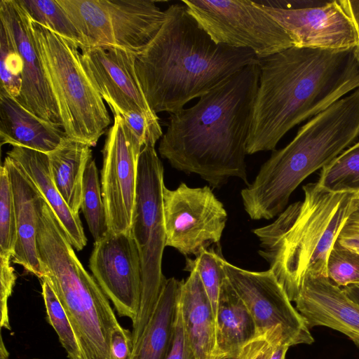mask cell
<instances>
[{
  "label": "cell",
  "mask_w": 359,
  "mask_h": 359,
  "mask_svg": "<svg viewBox=\"0 0 359 359\" xmlns=\"http://www.w3.org/2000/svg\"><path fill=\"white\" fill-rule=\"evenodd\" d=\"M89 267L118 315L135 322L140 306L142 279L140 255L131 232H108L95 241Z\"/></svg>",
  "instance_id": "cell-15"
},
{
  "label": "cell",
  "mask_w": 359,
  "mask_h": 359,
  "mask_svg": "<svg viewBox=\"0 0 359 359\" xmlns=\"http://www.w3.org/2000/svg\"><path fill=\"white\" fill-rule=\"evenodd\" d=\"M317 183L339 194H359V140L321 169Z\"/></svg>",
  "instance_id": "cell-26"
},
{
  "label": "cell",
  "mask_w": 359,
  "mask_h": 359,
  "mask_svg": "<svg viewBox=\"0 0 359 359\" xmlns=\"http://www.w3.org/2000/svg\"><path fill=\"white\" fill-rule=\"evenodd\" d=\"M32 28L63 130L69 138L95 146L111 120L104 100L84 69L79 47L34 22Z\"/></svg>",
  "instance_id": "cell-7"
},
{
  "label": "cell",
  "mask_w": 359,
  "mask_h": 359,
  "mask_svg": "<svg viewBox=\"0 0 359 359\" xmlns=\"http://www.w3.org/2000/svg\"><path fill=\"white\" fill-rule=\"evenodd\" d=\"M164 170L155 147L144 146L137 164L135 201L130 232L141 258L142 289L139 312L133 327L144 330L150 320L165 277L161 264L165 246L163 208Z\"/></svg>",
  "instance_id": "cell-8"
},
{
  "label": "cell",
  "mask_w": 359,
  "mask_h": 359,
  "mask_svg": "<svg viewBox=\"0 0 359 359\" xmlns=\"http://www.w3.org/2000/svg\"><path fill=\"white\" fill-rule=\"evenodd\" d=\"M259 69L247 154L275 151L295 126L359 88L356 48L292 46L260 57Z\"/></svg>",
  "instance_id": "cell-2"
},
{
  "label": "cell",
  "mask_w": 359,
  "mask_h": 359,
  "mask_svg": "<svg viewBox=\"0 0 359 359\" xmlns=\"http://www.w3.org/2000/svg\"><path fill=\"white\" fill-rule=\"evenodd\" d=\"M11 184L17 224V241L12 262L39 279L43 277L37 251V202L40 192L9 156L3 163Z\"/></svg>",
  "instance_id": "cell-19"
},
{
  "label": "cell",
  "mask_w": 359,
  "mask_h": 359,
  "mask_svg": "<svg viewBox=\"0 0 359 359\" xmlns=\"http://www.w3.org/2000/svg\"><path fill=\"white\" fill-rule=\"evenodd\" d=\"M8 351H7L6 346L4 343L2 337H1V345H0V359H8Z\"/></svg>",
  "instance_id": "cell-42"
},
{
  "label": "cell",
  "mask_w": 359,
  "mask_h": 359,
  "mask_svg": "<svg viewBox=\"0 0 359 359\" xmlns=\"http://www.w3.org/2000/svg\"><path fill=\"white\" fill-rule=\"evenodd\" d=\"M215 320L217 344L222 359H237L259 336L250 311L226 276L220 287Z\"/></svg>",
  "instance_id": "cell-23"
},
{
  "label": "cell",
  "mask_w": 359,
  "mask_h": 359,
  "mask_svg": "<svg viewBox=\"0 0 359 359\" xmlns=\"http://www.w3.org/2000/svg\"><path fill=\"white\" fill-rule=\"evenodd\" d=\"M180 309L184 328L196 359H222L217 348L215 314L196 269L183 281Z\"/></svg>",
  "instance_id": "cell-20"
},
{
  "label": "cell",
  "mask_w": 359,
  "mask_h": 359,
  "mask_svg": "<svg viewBox=\"0 0 359 359\" xmlns=\"http://www.w3.org/2000/svg\"><path fill=\"white\" fill-rule=\"evenodd\" d=\"M57 1L80 33L84 47L111 46L138 54L165 18V11L150 0Z\"/></svg>",
  "instance_id": "cell-9"
},
{
  "label": "cell",
  "mask_w": 359,
  "mask_h": 359,
  "mask_svg": "<svg viewBox=\"0 0 359 359\" xmlns=\"http://www.w3.org/2000/svg\"><path fill=\"white\" fill-rule=\"evenodd\" d=\"M182 283L174 277L165 279L154 312L133 347L131 359H166L172 343Z\"/></svg>",
  "instance_id": "cell-24"
},
{
  "label": "cell",
  "mask_w": 359,
  "mask_h": 359,
  "mask_svg": "<svg viewBox=\"0 0 359 359\" xmlns=\"http://www.w3.org/2000/svg\"><path fill=\"white\" fill-rule=\"evenodd\" d=\"M327 278L344 287L359 284V253L334 243L327 258Z\"/></svg>",
  "instance_id": "cell-33"
},
{
  "label": "cell",
  "mask_w": 359,
  "mask_h": 359,
  "mask_svg": "<svg viewBox=\"0 0 359 359\" xmlns=\"http://www.w3.org/2000/svg\"><path fill=\"white\" fill-rule=\"evenodd\" d=\"M81 209L95 241L109 231L105 205L99 181L97 168L90 160L85 170Z\"/></svg>",
  "instance_id": "cell-28"
},
{
  "label": "cell",
  "mask_w": 359,
  "mask_h": 359,
  "mask_svg": "<svg viewBox=\"0 0 359 359\" xmlns=\"http://www.w3.org/2000/svg\"><path fill=\"white\" fill-rule=\"evenodd\" d=\"M48 156L57 189L71 211L79 217L83 176L92 157L90 146L67 136Z\"/></svg>",
  "instance_id": "cell-25"
},
{
  "label": "cell",
  "mask_w": 359,
  "mask_h": 359,
  "mask_svg": "<svg viewBox=\"0 0 359 359\" xmlns=\"http://www.w3.org/2000/svg\"><path fill=\"white\" fill-rule=\"evenodd\" d=\"M259 70V62L244 67L194 106L170 114L158 145L161 156L213 188H221L231 177L248 186L246 145Z\"/></svg>",
  "instance_id": "cell-1"
},
{
  "label": "cell",
  "mask_w": 359,
  "mask_h": 359,
  "mask_svg": "<svg viewBox=\"0 0 359 359\" xmlns=\"http://www.w3.org/2000/svg\"><path fill=\"white\" fill-rule=\"evenodd\" d=\"M163 208L165 246L187 257L219 244L228 216L210 187L182 182L170 190L165 186Z\"/></svg>",
  "instance_id": "cell-11"
},
{
  "label": "cell",
  "mask_w": 359,
  "mask_h": 359,
  "mask_svg": "<svg viewBox=\"0 0 359 359\" xmlns=\"http://www.w3.org/2000/svg\"><path fill=\"white\" fill-rule=\"evenodd\" d=\"M47 320L56 332L69 359H85L72 324L50 285L40 278Z\"/></svg>",
  "instance_id": "cell-29"
},
{
  "label": "cell",
  "mask_w": 359,
  "mask_h": 359,
  "mask_svg": "<svg viewBox=\"0 0 359 359\" xmlns=\"http://www.w3.org/2000/svg\"><path fill=\"white\" fill-rule=\"evenodd\" d=\"M47 201L67 233L72 246L81 250L87 238L79 217L69 208L57 189L49 167L47 154L31 149L13 146L7 152Z\"/></svg>",
  "instance_id": "cell-22"
},
{
  "label": "cell",
  "mask_w": 359,
  "mask_h": 359,
  "mask_svg": "<svg viewBox=\"0 0 359 359\" xmlns=\"http://www.w3.org/2000/svg\"><path fill=\"white\" fill-rule=\"evenodd\" d=\"M303 201L285 208L271 224L252 230L259 255L292 302L307 274L327 277L328 255L346 217L353 194L303 186Z\"/></svg>",
  "instance_id": "cell-5"
},
{
  "label": "cell",
  "mask_w": 359,
  "mask_h": 359,
  "mask_svg": "<svg viewBox=\"0 0 359 359\" xmlns=\"http://www.w3.org/2000/svg\"><path fill=\"white\" fill-rule=\"evenodd\" d=\"M223 268L231 285L245 304L259 335L276 327L290 346L311 344L314 339L304 318L270 270L252 271L224 260Z\"/></svg>",
  "instance_id": "cell-12"
},
{
  "label": "cell",
  "mask_w": 359,
  "mask_h": 359,
  "mask_svg": "<svg viewBox=\"0 0 359 359\" xmlns=\"http://www.w3.org/2000/svg\"><path fill=\"white\" fill-rule=\"evenodd\" d=\"M335 243L359 253V194L351 197L346 217Z\"/></svg>",
  "instance_id": "cell-35"
},
{
  "label": "cell",
  "mask_w": 359,
  "mask_h": 359,
  "mask_svg": "<svg viewBox=\"0 0 359 359\" xmlns=\"http://www.w3.org/2000/svg\"><path fill=\"white\" fill-rule=\"evenodd\" d=\"M0 22L8 29L22 60V88L15 100L36 117L62 128L36 48L31 18L17 0H1Z\"/></svg>",
  "instance_id": "cell-16"
},
{
  "label": "cell",
  "mask_w": 359,
  "mask_h": 359,
  "mask_svg": "<svg viewBox=\"0 0 359 359\" xmlns=\"http://www.w3.org/2000/svg\"><path fill=\"white\" fill-rule=\"evenodd\" d=\"M359 137V88L310 118L285 147L275 150L255 180L241 191L254 220L282 212L295 189Z\"/></svg>",
  "instance_id": "cell-4"
},
{
  "label": "cell",
  "mask_w": 359,
  "mask_h": 359,
  "mask_svg": "<svg viewBox=\"0 0 359 359\" xmlns=\"http://www.w3.org/2000/svg\"><path fill=\"white\" fill-rule=\"evenodd\" d=\"M166 359H196L184 328L180 302L176 314L172 343Z\"/></svg>",
  "instance_id": "cell-37"
},
{
  "label": "cell",
  "mask_w": 359,
  "mask_h": 359,
  "mask_svg": "<svg viewBox=\"0 0 359 359\" xmlns=\"http://www.w3.org/2000/svg\"><path fill=\"white\" fill-rule=\"evenodd\" d=\"M141 146H154L162 137L159 119L154 111H131L120 114Z\"/></svg>",
  "instance_id": "cell-34"
},
{
  "label": "cell",
  "mask_w": 359,
  "mask_h": 359,
  "mask_svg": "<svg viewBox=\"0 0 359 359\" xmlns=\"http://www.w3.org/2000/svg\"><path fill=\"white\" fill-rule=\"evenodd\" d=\"M102 149L101 189L108 232H130L135 201L137 164L142 147L123 117L114 114Z\"/></svg>",
  "instance_id": "cell-13"
},
{
  "label": "cell",
  "mask_w": 359,
  "mask_h": 359,
  "mask_svg": "<svg viewBox=\"0 0 359 359\" xmlns=\"http://www.w3.org/2000/svg\"><path fill=\"white\" fill-rule=\"evenodd\" d=\"M81 58L90 81L113 114L153 111L135 70V53L111 46H85Z\"/></svg>",
  "instance_id": "cell-17"
},
{
  "label": "cell",
  "mask_w": 359,
  "mask_h": 359,
  "mask_svg": "<svg viewBox=\"0 0 359 359\" xmlns=\"http://www.w3.org/2000/svg\"><path fill=\"white\" fill-rule=\"evenodd\" d=\"M13 194L6 167L0 168V256L13 257L17 241Z\"/></svg>",
  "instance_id": "cell-32"
},
{
  "label": "cell",
  "mask_w": 359,
  "mask_h": 359,
  "mask_svg": "<svg viewBox=\"0 0 359 359\" xmlns=\"http://www.w3.org/2000/svg\"><path fill=\"white\" fill-rule=\"evenodd\" d=\"M224 258L219 244L203 250L194 259L186 258L184 271L197 270L203 285L216 315L220 287L226 273L223 268Z\"/></svg>",
  "instance_id": "cell-30"
},
{
  "label": "cell",
  "mask_w": 359,
  "mask_h": 359,
  "mask_svg": "<svg viewBox=\"0 0 359 359\" xmlns=\"http://www.w3.org/2000/svg\"><path fill=\"white\" fill-rule=\"evenodd\" d=\"M32 22L75 43L81 49L83 40L57 0H17Z\"/></svg>",
  "instance_id": "cell-27"
},
{
  "label": "cell",
  "mask_w": 359,
  "mask_h": 359,
  "mask_svg": "<svg viewBox=\"0 0 359 359\" xmlns=\"http://www.w3.org/2000/svg\"><path fill=\"white\" fill-rule=\"evenodd\" d=\"M292 302L309 329L335 330L359 348V304L327 277L306 275Z\"/></svg>",
  "instance_id": "cell-18"
},
{
  "label": "cell",
  "mask_w": 359,
  "mask_h": 359,
  "mask_svg": "<svg viewBox=\"0 0 359 359\" xmlns=\"http://www.w3.org/2000/svg\"><path fill=\"white\" fill-rule=\"evenodd\" d=\"M290 346L280 341L274 348L269 359H285V355Z\"/></svg>",
  "instance_id": "cell-40"
},
{
  "label": "cell",
  "mask_w": 359,
  "mask_h": 359,
  "mask_svg": "<svg viewBox=\"0 0 359 359\" xmlns=\"http://www.w3.org/2000/svg\"><path fill=\"white\" fill-rule=\"evenodd\" d=\"M63 128L42 120L0 91V144H10L48 154L67 137Z\"/></svg>",
  "instance_id": "cell-21"
},
{
  "label": "cell",
  "mask_w": 359,
  "mask_h": 359,
  "mask_svg": "<svg viewBox=\"0 0 359 359\" xmlns=\"http://www.w3.org/2000/svg\"><path fill=\"white\" fill-rule=\"evenodd\" d=\"M356 50H357V53H358V55L359 57V46L358 48H356Z\"/></svg>",
  "instance_id": "cell-43"
},
{
  "label": "cell",
  "mask_w": 359,
  "mask_h": 359,
  "mask_svg": "<svg viewBox=\"0 0 359 359\" xmlns=\"http://www.w3.org/2000/svg\"><path fill=\"white\" fill-rule=\"evenodd\" d=\"M146 48L135 55V70L153 111L172 114L259 58L249 48L216 43L182 1Z\"/></svg>",
  "instance_id": "cell-3"
},
{
  "label": "cell",
  "mask_w": 359,
  "mask_h": 359,
  "mask_svg": "<svg viewBox=\"0 0 359 359\" xmlns=\"http://www.w3.org/2000/svg\"><path fill=\"white\" fill-rule=\"evenodd\" d=\"M255 2L284 28L293 46L334 50L359 46V34L341 0L303 7L278 1Z\"/></svg>",
  "instance_id": "cell-14"
},
{
  "label": "cell",
  "mask_w": 359,
  "mask_h": 359,
  "mask_svg": "<svg viewBox=\"0 0 359 359\" xmlns=\"http://www.w3.org/2000/svg\"><path fill=\"white\" fill-rule=\"evenodd\" d=\"M181 1L217 43L249 48L259 58L293 46L284 28L254 1Z\"/></svg>",
  "instance_id": "cell-10"
},
{
  "label": "cell",
  "mask_w": 359,
  "mask_h": 359,
  "mask_svg": "<svg viewBox=\"0 0 359 359\" xmlns=\"http://www.w3.org/2000/svg\"><path fill=\"white\" fill-rule=\"evenodd\" d=\"M11 257L0 256L1 266V327L11 330L8 301L11 297L16 280L14 269L11 266Z\"/></svg>",
  "instance_id": "cell-36"
},
{
  "label": "cell",
  "mask_w": 359,
  "mask_h": 359,
  "mask_svg": "<svg viewBox=\"0 0 359 359\" xmlns=\"http://www.w3.org/2000/svg\"><path fill=\"white\" fill-rule=\"evenodd\" d=\"M341 2L359 34V1L341 0Z\"/></svg>",
  "instance_id": "cell-39"
},
{
  "label": "cell",
  "mask_w": 359,
  "mask_h": 359,
  "mask_svg": "<svg viewBox=\"0 0 359 359\" xmlns=\"http://www.w3.org/2000/svg\"><path fill=\"white\" fill-rule=\"evenodd\" d=\"M37 214L42 278L48 280L68 316L85 359H109L111 335L121 325L109 299L81 264L63 226L43 197L37 203Z\"/></svg>",
  "instance_id": "cell-6"
},
{
  "label": "cell",
  "mask_w": 359,
  "mask_h": 359,
  "mask_svg": "<svg viewBox=\"0 0 359 359\" xmlns=\"http://www.w3.org/2000/svg\"><path fill=\"white\" fill-rule=\"evenodd\" d=\"M0 53V91L15 99L22 88V60L8 29L1 22Z\"/></svg>",
  "instance_id": "cell-31"
},
{
  "label": "cell",
  "mask_w": 359,
  "mask_h": 359,
  "mask_svg": "<svg viewBox=\"0 0 359 359\" xmlns=\"http://www.w3.org/2000/svg\"><path fill=\"white\" fill-rule=\"evenodd\" d=\"M276 345L271 335L259 336L244 348L237 359H269Z\"/></svg>",
  "instance_id": "cell-38"
},
{
  "label": "cell",
  "mask_w": 359,
  "mask_h": 359,
  "mask_svg": "<svg viewBox=\"0 0 359 359\" xmlns=\"http://www.w3.org/2000/svg\"><path fill=\"white\" fill-rule=\"evenodd\" d=\"M341 288L352 300L359 304V284L349 285Z\"/></svg>",
  "instance_id": "cell-41"
}]
</instances>
